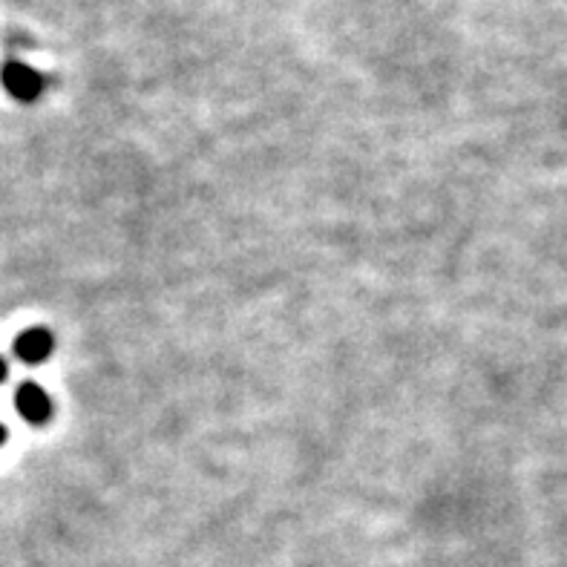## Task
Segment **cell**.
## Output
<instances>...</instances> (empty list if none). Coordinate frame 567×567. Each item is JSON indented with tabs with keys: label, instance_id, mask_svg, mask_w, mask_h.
<instances>
[{
	"label": "cell",
	"instance_id": "cell-4",
	"mask_svg": "<svg viewBox=\"0 0 567 567\" xmlns=\"http://www.w3.org/2000/svg\"><path fill=\"white\" fill-rule=\"evenodd\" d=\"M7 374H9V369H7V363H3V360H0V383L7 381Z\"/></svg>",
	"mask_w": 567,
	"mask_h": 567
},
{
	"label": "cell",
	"instance_id": "cell-5",
	"mask_svg": "<svg viewBox=\"0 0 567 567\" xmlns=\"http://www.w3.org/2000/svg\"><path fill=\"white\" fill-rule=\"evenodd\" d=\"M3 441H7V430L0 426V444H3Z\"/></svg>",
	"mask_w": 567,
	"mask_h": 567
},
{
	"label": "cell",
	"instance_id": "cell-1",
	"mask_svg": "<svg viewBox=\"0 0 567 567\" xmlns=\"http://www.w3.org/2000/svg\"><path fill=\"white\" fill-rule=\"evenodd\" d=\"M0 81L7 86V93L18 101H35L43 90L41 75L21 61H9L0 72Z\"/></svg>",
	"mask_w": 567,
	"mask_h": 567
},
{
	"label": "cell",
	"instance_id": "cell-3",
	"mask_svg": "<svg viewBox=\"0 0 567 567\" xmlns=\"http://www.w3.org/2000/svg\"><path fill=\"white\" fill-rule=\"evenodd\" d=\"M52 346H55V340H52L50 331L29 329L27 334H21L18 343H14V354H18L23 363H29V367H35V363H43V360L50 358Z\"/></svg>",
	"mask_w": 567,
	"mask_h": 567
},
{
	"label": "cell",
	"instance_id": "cell-2",
	"mask_svg": "<svg viewBox=\"0 0 567 567\" xmlns=\"http://www.w3.org/2000/svg\"><path fill=\"white\" fill-rule=\"evenodd\" d=\"M14 406H18V412L27 417L29 424H43V421H50L52 415L50 395H47L38 383H23V386L14 392Z\"/></svg>",
	"mask_w": 567,
	"mask_h": 567
}]
</instances>
